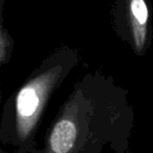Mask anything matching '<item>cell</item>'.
<instances>
[{"label":"cell","instance_id":"1","mask_svg":"<svg viewBox=\"0 0 153 153\" xmlns=\"http://www.w3.org/2000/svg\"><path fill=\"white\" fill-rule=\"evenodd\" d=\"M59 76L60 71L57 69L46 71L35 78L18 92L16 117L17 129L21 136H27L34 129Z\"/></svg>","mask_w":153,"mask_h":153},{"label":"cell","instance_id":"2","mask_svg":"<svg viewBox=\"0 0 153 153\" xmlns=\"http://www.w3.org/2000/svg\"><path fill=\"white\" fill-rule=\"evenodd\" d=\"M127 15L130 30L137 51H143L147 40L149 11L145 0H127Z\"/></svg>","mask_w":153,"mask_h":153},{"label":"cell","instance_id":"3","mask_svg":"<svg viewBox=\"0 0 153 153\" xmlns=\"http://www.w3.org/2000/svg\"><path fill=\"white\" fill-rule=\"evenodd\" d=\"M78 136L76 125L72 120L63 117L56 123L49 136L51 153H69L74 147Z\"/></svg>","mask_w":153,"mask_h":153}]
</instances>
